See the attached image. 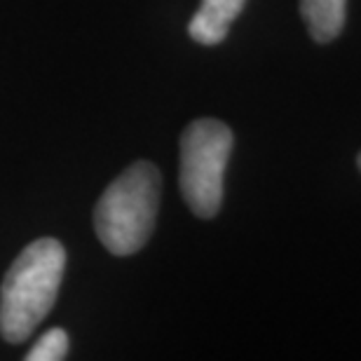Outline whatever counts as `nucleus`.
I'll return each instance as SVG.
<instances>
[{"mask_svg": "<svg viewBox=\"0 0 361 361\" xmlns=\"http://www.w3.org/2000/svg\"><path fill=\"white\" fill-rule=\"evenodd\" d=\"M162 176L153 162H134L106 188L94 209V230L113 256H132L150 240L160 209Z\"/></svg>", "mask_w": 361, "mask_h": 361, "instance_id": "obj_2", "label": "nucleus"}, {"mask_svg": "<svg viewBox=\"0 0 361 361\" xmlns=\"http://www.w3.org/2000/svg\"><path fill=\"white\" fill-rule=\"evenodd\" d=\"M348 0H300L302 19L317 42H331L345 26Z\"/></svg>", "mask_w": 361, "mask_h": 361, "instance_id": "obj_5", "label": "nucleus"}, {"mask_svg": "<svg viewBox=\"0 0 361 361\" xmlns=\"http://www.w3.org/2000/svg\"><path fill=\"white\" fill-rule=\"evenodd\" d=\"M66 270V251L52 237L31 242L7 270L0 286V334L19 345L54 307Z\"/></svg>", "mask_w": 361, "mask_h": 361, "instance_id": "obj_1", "label": "nucleus"}, {"mask_svg": "<svg viewBox=\"0 0 361 361\" xmlns=\"http://www.w3.org/2000/svg\"><path fill=\"white\" fill-rule=\"evenodd\" d=\"M68 352V334L63 329H52L33 345L26 355V361H59Z\"/></svg>", "mask_w": 361, "mask_h": 361, "instance_id": "obj_6", "label": "nucleus"}, {"mask_svg": "<svg viewBox=\"0 0 361 361\" xmlns=\"http://www.w3.org/2000/svg\"><path fill=\"white\" fill-rule=\"evenodd\" d=\"M233 153V132L226 122L202 118L180 136V192L200 219H214L223 204V176Z\"/></svg>", "mask_w": 361, "mask_h": 361, "instance_id": "obj_3", "label": "nucleus"}, {"mask_svg": "<svg viewBox=\"0 0 361 361\" xmlns=\"http://www.w3.org/2000/svg\"><path fill=\"white\" fill-rule=\"evenodd\" d=\"M247 0H202V7L188 24V33L200 45H219L226 40L230 24L237 19Z\"/></svg>", "mask_w": 361, "mask_h": 361, "instance_id": "obj_4", "label": "nucleus"}, {"mask_svg": "<svg viewBox=\"0 0 361 361\" xmlns=\"http://www.w3.org/2000/svg\"><path fill=\"white\" fill-rule=\"evenodd\" d=\"M359 169H361V155H359Z\"/></svg>", "mask_w": 361, "mask_h": 361, "instance_id": "obj_7", "label": "nucleus"}]
</instances>
